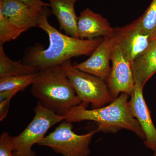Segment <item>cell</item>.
Here are the masks:
<instances>
[{
  "instance_id": "52a82bcc",
  "label": "cell",
  "mask_w": 156,
  "mask_h": 156,
  "mask_svg": "<svg viewBox=\"0 0 156 156\" xmlns=\"http://www.w3.org/2000/svg\"><path fill=\"white\" fill-rule=\"evenodd\" d=\"M111 60V71L106 82L111 96L114 99L120 93H125L130 96L135 84L131 62L116 43L112 50Z\"/></svg>"
},
{
  "instance_id": "ba28073f",
  "label": "cell",
  "mask_w": 156,
  "mask_h": 156,
  "mask_svg": "<svg viewBox=\"0 0 156 156\" xmlns=\"http://www.w3.org/2000/svg\"><path fill=\"white\" fill-rule=\"evenodd\" d=\"M112 34L116 44L130 62L144 52L151 41L150 36L140 30L136 20L123 27L114 28Z\"/></svg>"
},
{
  "instance_id": "277c9868",
  "label": "cell",
  "mask_w": 156,
  "mask_h": 156,
  "mask_svg": "<svg viewBox=\"0 0 156 156\" xmlns=\"http://www.w3.org/2000/svg\"><path fill=\"white\" fill-rule=\"evenodd\" d=\"M82 104H91L93 108L109 104L114 99L106 82L97 76L81 71L73 65L71 59L61 65Z\"/></svg>"
},
{
  "instance_id": "5bb4252c",
  "label": "cell",
  "mask_w": 156,
  "mask_h": 156,
  "mask_svg": "<svg viewBox=\"0 0 156 156\" xmlns=\"http://www.w3.org/2000/svg\"><path fill=\"white\" fill-rule=\"evenodd\" d=\"M135 83L144 87L156 73V40L151 42L148 47L131 62Z\"/></svg>"
},
{
  "instance_id": "8fae6325",
  "label": "cell",
  "mask_w": 156,
  "mask_h": 156,
  "mask_svg": "<svg viewBox=\"0 0 156 156\" xmlns=\"http://www.w3.org/2000/svg\"><path fill=\"white\" fill-rule=\"evenodd\" d=\"M41 12L15 0H0V12L22 33L38 27Z\"/></svg>"
},
{
  "instance_id": "3957f363",
  "label": "cell",
  "mask_w": 156,
  "mask_h": 156,
  "mask_svg": "<svg viewBox=\"0 0 156 156\" xmlns=\"http://www.w3.org/2000/svg\"><path fill=\"white\" fill-rule=\"evenodd\" d=\"M31 86L32 94L38 102L58 115L64 116L82 103L61 65L37 72Z\"/></svg>"
},
{
  "instance_id": "8992f818",
  "label": "cell",
  "mask_w": 156,
  "mask_h": 156,
  "mask_svg": "<svg viewBox=\"0 0 156 156\" xmlns=\"http://www.w3.org/2000/svg\"><path fill=\"white\" fill-rule=\"evenodd\" d=\"M97 132L96 129L79 135L73 131L72 123L64 120L38 145L50 147L63 156H89L91 153L90 144Z\"/></svg>"
},
{
  "instance_id": "ac0fdd59",
  "label": "cell",
  "mask_w": 156,
  "mask_h": 156,
  "mask_svg": "<svg viewBox=\"0 0 156 156\" xmlns=\"http://www.w3.org/2000/svg\"><path fill=\"white\" fill-rule=\"evenodd\" d=\"M23 33L9 22L0 12V43L11 41L18 37Z\"/></svg>"
},
{
  "instance_id": "7c38bea8",
  "label": "cell",
  "mask_w": 156,
  "mask_h": 156,
  "mask_svg": "<svg viewBox=\"0 0 156 156\" xmlns=\"http://www.w3.org/2000/svg\"><path fill=\"white\" fill-rule=\"evenodd\" d=\"M77 29L79 38L92 40L110 35L114 28L106 18L87 8L78 17Z\"/></svg>"
},
{
  "instance_id": "9c48e42d",
  "label": "cell",
  "mask_w": 156,
  "mask_h": 156,
  "mask_svg": "<svg viewBox=\"0 0 156 156\" xmlns=\"http://www.w3.org/2000/svg\"><path fill=\"white\" fill-rule=\"evenodd\" d=\"M115 44L112 33L104 37L89 58L73 66L81 71L95 76L106 82L111 71L109 62Z\"/></svg>"
},
{
  "instance_id": "44dd1931",
  "label": "cell",
  "mask_w": 156,
  "mask_h": 156,
  "mask_svg": "<svg viewBox=\"0 0 156 156\" xmlns=\"http://www.w3.org/2000/svg\"><path fill=\"white\" fill-rule=\"evenodd\" d=\"M11 98L5 99L0 101V121H2L6 118L9 112Z\"/></svg>"
},
{
  "instance_id": "5b68a950",
  "label": "cell",
  "mask_w": 156,
  "mask_h": 156,
  "mask_svg": "<svg viewBox=\"0 0 156 156\" xmlns=\"http://www.w3.org/2000/svg\"><path fill=\"white\" fill-rule=\"evenodd\" d=\"M34 112L33 119L27 127L19 135L12 136L14 156H36L32 150L33 146L38 144L52 126L65 120L64 116L56 114L38 101Z\"/></svg>"
},
{
  "instance_id": "d6986e66",
  "label": "cell",
  "mask_w": 156,
  "mask_h": 156,
  "mask_svg": "<svg viewBox=\"0 0 156 156\" xmlns=\"http://www.w3.org/2000/svg\"><path fill=\"white\" fill-rule=\"evenodd\" d=\"M0 156H14L12 136L7 132H3L0 137Z\"/></svg>"
},
{
  "instance_id": "9a60e30c",
  "label": "cell",
  "mask_w": 156,
  "mask_h": 156,
  "mask_svg": "<svg viewBox=\"0 0 156 156\" xmlns=\"http://www.w3.org/2000/svg\"><path fill=\"white\" fill-rule=\"evenodd\" d=\"M37 72L34 68L22 61L10 59L5 53L3 44L0 43V78L28 75Z\"/></svg>"
},
{
  "instance_id": "e0dca14e",
  "label": "cell",
  "mask_w": 156,
  "mask_h": 156,
  "mask_svg": "<svg viewBox=\"0 0 156 156\" xmlns=\"http://www.w3.org/2000/svg\"><path fill=\"white\" fill-rule=\"evenodd\" d=\"M37 75V72L28 75L0 78V92L8 90L21 91L33 83Z\"/></svg>"
},
{
  "instance_id": "603a6c76",
  "label": "cell",
  "mask_w": 156,
  "mask_h": 156,
  "mask_svg": "<svg viewBox=\"0 0 156 156\" xmlns=\"http://www.w3.org/2000/svg\"><path fill=\"white\" fill-rule=\"evenodd\" d=\"M154 151V154L153 156H156V147L155 149V150Z\"/></svg>"
},
{
  "instance_id": "30bf717a",
  "label": "cell",
  "mask_w": 156,
  "mask_h": 156,
  "mask_svg": "<svg viewBox=\"0 0 156 156\" xmlns=\"http://www.w3.org/2000/svg\"><path fill=\"white\" fill-rule=\"evenodd\" d=\"M144 87L135 83L131 92L128 105L131 114L136 119L145 135L144 144L148 148L154 151L156 147V128L151 118L150 112L144 98Z\"/></svg>"
},
{
  "instance_id": "2e32d148",
  "label": "cell",
  "mask_w": 156,
  "mask_h": 156,
  "mask_svg": "<svg viewBox=\"0 0 156 156\" xmlns=\"http://www.w3.org/2000/svg\"><path fill=\"white\" fill-rule=\"evenodd\" d=\"M135 20L140 31L154 40L156 36V0H153L142 16Z\"/></svg>"
},
{
  "instance_id": "7402d4cb",
  "label": "cell",
  "mask_w": 156,
  "mask_h": 156,
  "mask_svg": "<svg viewBox=\"0 0 156 156\" xmlns=\"http://www.w3.org/2000/svg\"><path fill=\"white\" fill-rule=\"evenodd\" d=\"M19 91L17 90H8L0 92V101L5 99L12 98Z\"/></svg>"
},
{
  "instance_id": "6da1fadb",
  "label": "cell",
  "mask_w": 156,
  "mask_h": 156,
  "mask_svg": "<svg viewBox=\"0 0 156 156\" xmlns=\"http://www.w3.org/2000/svg\"><path fill=\"white\" fill-rule=\"evenodd\" d=\"M51 13L48 7L41 12L38 27L48 34L49 44L47 48L36 45L28 48L22 62L37 71L47 68L61 65L74 57L90 56L103 39L83 40L61 33L51 25L48 18Z\"/></svg>"
},
{
  "instance_id": "7a4b0ae2",
  "label": "cell",
  "mask_w": 156,
  "mask_h": 156,
  "mask_svg": "<svg viewBox=\"0 0 156 156\" xmlns=\"http://www.w3.org/2000/svg\"><path fill=\"white\" fill-rule=\"evenodd\" d=\"M129 96L122 93L107 106L91 110L87 109L81 104L64 116L65 120L72 123L84 121L95 122L98 126L97 132H117L125 129L145 140V134L141 126L129 109Z\"/></svg>"
},
{
  "instance_id": "cb8c5ba5",
  "label": "cell",
  "mask_w": 156,
  "mask_h": 156,
  "mask_svg": "<svg viewBox=\"0 0 156 156\" xmlns=\"http://www.w3.org/2000/svg\"><path fill=\"white\" fill-rule=\"evenodd\" d=\"M154 40H156V37H155L154 39Z\"/></svg>"
},
{
  "instance_id": "4fadbf2b",
  "label": "cell",
  "mask_w": 156,
  "mask_h": 156,
  "mask_svg": "<svg viewBox=\"0 0 156 156\" xmlns=\"http://www.w3.org/2000/svg\"><path fill=\"white\" fill-rule=\"evenodd\" d=\"M51 13L58 20L61 30L65 34L79 38L77 23L78 17L75 6L79 0H48Z\"/></svg>"
},
{
  "instance_id": "ffe728a7",
  "label": "cell",
  "mask_w": 156,
  "mask_h": 156,
  "mask_svg": "<svg viewBox=\"0 0 156 156\" xmlns=\"http://www.w3.org/2000/svg\"><path fill=\"white\" fill-rule=\"evenodd\" d=\"M25 4L32 9L41 12L47 7H50L49 3L44 2L42 0H15Z\"/></svg>"
}]
</instances>
